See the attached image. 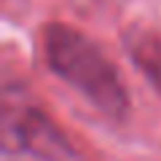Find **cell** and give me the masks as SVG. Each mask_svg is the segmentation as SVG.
<instances>
[{
  "label": "cell",
  "instance_id": "obj_2",
  "mask_svg": "<svg viewBox=\"0 0 161 161\" xmlns=\"http://www.w3.org/2000/svg\"><path fill=\"white\" fill-rule=\"evenodd\" d=\"M16 129H19V148L24 150H38V153L46 156H64L67 153V145H64L62 134H57L51 129L46 118L35 110H27V113H19L16 118Z\"/></svg>",
  "mask_w": 161,
  "mask_h": 161
},
{
  "label": "cell",
  "instance_id": "obj_1",
  "mask_svg": "<svg viewBox=\"0 0 161 161\" xmlns=\"http://www.w3.org/2000/svg\"><path fill=\"white\" fill-rule=\"evenodd\" d=\"M43 48L48 67L99 113L121 118L129 110V97L115 64L86 35L67 24H51L43 32Z\"/></svg>",
  "mask_w": 161,
  "mask_h": 161
}]
</instances>
